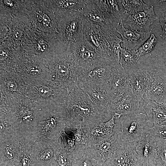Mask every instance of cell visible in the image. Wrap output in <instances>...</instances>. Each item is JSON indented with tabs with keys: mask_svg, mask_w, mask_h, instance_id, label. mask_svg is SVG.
Masks as SVG:
<instances>
[{
	"mask_svg": "<svg viewBox=\"0 0 166 166\" xmlns=\"http://www.w3.org/2000/svg\"><path fill=\"white\" fill-rule=\"evenodd\" d=\"M66 127L71 129L80 127L88 133L93 128L105 122L111 115L107 109L94 102L77 83L67 89Z\"/></svg>",
	"mask_w": 166,
	"mask_h": 166,
	"instance_id": "obj_1",
	"label": "cell"
},
{
	"mask_svg": "<svg viewBox=\"0 0 166 166\" xmlns=\"http://www.w3.org/2000/svg\"><path fill=\"white\" fill-rule=\"evenodd\" d=\"M40 108L23 95H0V123L5 128L12 127L10 130L22 133L26 128L31 134Z\"/></svg>",
	"mask_w": 166,
	"mask_h": 166,
	"instance_id": "obj_2",
	"label": "cell"
},
{
	"mask_svg": "<svg viewBox=\"0 0 166 166\" xmlns=\"http://www.w3.org/2000/svg\"><path fill=\"white\" fill-rule=\"evenodd\" d=\"M66 102L40 106L34 136L38 140H58L67 121Z\"/></svg>",
	"mask_w": 166,
	"mask_h": 166,
	"instance_id": "obj_3",
	"label": "cell"
},
{
	"mask_svg": "<svg viewBox=\"0 0 166 166\" xmlns=\"http://www.w3.org/2000/svg\"><path fill=\"white\" fill-rule=\"evenodd\" d=\"M45 60L48 69L49 80L53 84L67 89L77 82L78 67L69 45L62 53Z\"/></svg>",
	"mask_w": 166,
	"mask_h": 166,
	"instance_id": "obj_4",
	"label": "cell"
},
{
	"mask_svg": "<svg viewBox=\"0 0 166 166\" xmlns=\"http://www.w3.org/2000/svg\"><path fill=\"white\" fill-rule=\"evenodd\" d=\"M26 52L44 59L62 53L67 46L57 37L42 33L33 28L21 47Z\"/></svg>",
	"mask_w": 166,
	"mask_h": 166,
	"instance_id": "obj_5",
	"label": "cell"
},
{
	"mask_svg": "<svg viewBox=\"0 0 166 166\" xmlns=\"http://www.w3.org/2000/svg\"><path fill=\"white\" fill-rule=\"evenodd\" d=\"M153 125L145 113L134 112L124 116L114 128L121 142H137L148 134Z\"/></svg>",
	"mask_w": 166,
	"mask_h": 166,
	"instance_id": "obj_6",
	"label": "cell"
},
{
	"mask_svg": "<svg viewBox=\"0 0 166 166\" xmlns=\"http://www.w3.org/2000/svg\"><path fill=\"white\" fill-rule=\"evenodd\" d=\"M67 89L49 80L26 84L24 95L40 106L66 102Z\"/></svg>",
	"mask_w": 166,
	"mask_h": 166,
	"instance_id": "obj_7",
	"label": "cell"
},
{
	"mask_svg": "<svg viewBox=\"0 0 166 166\" xmlns=\"http://www.w3.org/2000/svg\"><path fill=\"white\" fill-rule=\"evenodd\" d=\"M15 71L27 84L49 80L45 60L24 51Z\"/></svg>",
	"mask_w": 166,
	"mask_h": 166,
	"instance_id": "obj_8",
	"label": "cell"
},
{
	"mask_svg": "<svg viewBox=\"0 0 166 166\" xmlns=\"http://www.w3.org/2000/svg\"><path fill=\"white\" fill-rule=\"evenodd\" d=\"M80 13L88 21L99 25L105 32H116L121 24L106 8L104 0H85Z\"/></svg>",
	"mask_w": 166,
	"mask_h": 166,
	"instance_id": "obj_9",
	"label": "cell"
},
{
	"mask_svg": "<svg viewBox=\"0 0 166 166\" xmlns=\"http://www.w3.org/2000/svg\"><path fill=\"white\" fill-rule=\"evenodd\" d=\"M84 18L76 11L56 18L59 41L67 46L82 38Z\"/></svg>",
	"mask_w": 166,
	"mask_h": 166,
	"instance_id": "obj_10",
	"label": "cell"
},
{
	"mask_svg": "<svg viewBox=\"0 0 166 166\" xmlns=\"http://www.w3.org/2000/svg\"><path fill=\"white\" fill-rule=\"evenodd\" d=\"M26 14L36 30L57 37L55 17L46 7L44 0H30V9L27 11Z\"/></svg>",
	"mask_w": 166,
	"mask_h": 166,
	"instance_id": "obj_11",
	"label": "cell"
},
{
	"mask_svg": "<svg viewBox=\"0 0 166 166\" xmlns=\"http://www.w3.org/2000/svg\"><path fill=\"white\" fill-rule=\"evenodd\" d=\"M77 65L82 68H91L108 61L83 37L68 45Z\"/></svg>",
	"mask_w": 166,
	"mask_h": 166,
	"instance_id": "obj_12",
	"label": "cell"
},
{
	"mask_svg": "<svg viewBox=\"0 0 166 166\" xmlns=\"http://www.w3.org/2000/svg\"><path fill=\"white\" fill-rule=\"evenodd\" d=\"M83 37L106 60L118 63L110 49L105 32L98 25L88 21L85 17Z\"/></svg>",
	"mask_w": 166,
	"mask_h": 166,
	"instance_id": "obj_13",
	"label": "cell"
},
{
	"mask_svg": "<svg viewBox=\"0 0 166 166\" xmlns=\"http://www.w3.org/2000/svg\"><path fill=\"white\" fill-rule=\"evenodd\" d=\"M9 32L2 41L21 47L30 31L34 27L27 15L11 16L7 22Z\"/></svg>",
	"mask_w": 166,
	"mask_h": 166,
	"instance_id": "obj_14",
	"label": "cell"
},
{
	"mask_svg": "<svg viewBox=\"0 0 166 166\" xmlns=\"http://www.w3.org/2000/svg\"><path fill=\"white\" fill-rule=\"evenodd\" d=\"M117 63L106 61L88 68L79 67L78 83L102 85L107 83L110 78L111 69Z\"/></svg>",
	"mask_w": 166,
	"mask_h": 166,
	"instance_id": "obj_15",
	"label": "cell"
},
{
	"mask_svg": "<svg viewBox=\"0 0 166 166\" xmlns=\"http://www.w3.org/2000/svg\"><path fill=\"white\" fill-rule=\"evenodd\" d=\"M137 142L121 141L112 156L107 160V166H143L136 150Z\"/></svg>",
	"mask_w": 166,
	"mask_h": 166,
	"instance_id": "obj_16",
	"label": "cell"
},
{
	"mask_svg": "<svg viewBox=\"0 0 166 166\" xmlns=\"http://www.w3.org/2000/svg\"><path fill=\"white\" fill-rule=\"evenodd\" d=\"M140 102L131 88L112 100L107 109L115 119H119L122 116L135 112L139 109Z\"/></svg>",
	"mask_w": 166,
	"mask_h": 166,
	"instance_id": "obj_17",
	"label": "cell"
},
{
	"mask_svg": "<svg viewBox=\"0 0 166 166\" xmlns=\"http://www.w3.org/2000/svg\"><path fill=\"white\" fill-rule=\"evenodd\" d=\"M152 5L142 11L127 15L122 21L123 26H128L131 29L141 32H149L151 26L157 19Z\"/></svg>",
	"mask_w": 166,
	"mask_h": 166,
	"instance_id": "obj_18",
	"label": "cell"
},
{
	"mask_svg": "<svg viewBox=\"0 0 166 166\" xmlns=\"http://www.w3.org/2000/svg\"><path fill=\"white\" fill-rule=\"evenodd\" d=\"M124 69L128 75L131 88L140 101L145 94L151 82L152 71L132 67Z\"/></svg>",
	"mask_w": 166,
	"mask_h": 166,
	"instance_id": "obj_19",
	"label": "cell"
},
{
	"mask_svg": "<svg viewBox=\"0 0 166 166\" xmlns=\"http://www.w3.org/2000/svg\"><path fill=\"white\" fill-rule=\"evenodd\" d=\"M0 73V94L25 95L27 84L15 71Z\"/></svg>",
	"mask_w": 166,
	"mask_h": 166,
	"instance_id": "obj_20",
	"label": "cell"
},
{
	"mask_svg": "<svg viewBox=\"0 0 166 166\" xmlns=\"http://www.w3.org/2000/svg\"><path fill=\"white\" fill-rule=\"evenodd\" d=\"M108 84L112 100L125 93L131 88L128 75L120 64L112 67Z\"/></svg>",
	"mask_w": 166,
	"mask_h": 166,
	"instance_id": "obj_21",
	"label": "cell"
},
{
	"mask_svg": "<svg viewBox=\"0 0 166 166\" xmlns=\"http://www.w3.org/2000/svg\"><path fill=\"white\" fill-rule=\"evenodd\" d=\"M0 70L15 71L17 63L24 52L21 47H16L6 41L0 42Z\"/></svg>",
	"mask_w": 166,
	"mask_h": 166,
	"instance_id": "obj_22",
	"label": "cell"
},
{
	"mask_svg": "<svg viewBox=\"0 0 166 166\" xmlns=\"http://www.w3.org/2000/svg\"><path fill=\"white\" fill-rule=\"evenodd\" d=\"M156 136L148 134L137 143L136 150L143 166H155L157 152Z\"/></svg>",
	"mask_w": 166,
	"mask_h": 166,
	"instance_id": "obj_23",
	"label": "cell"
},
{
	"mask_svg": "<svg viewBox=\"0 0 166 166\" xmlns=\"http://www.w3.org/2000/svg\"><path fill=\"white\" fill-rule=\"evenodd\" d=\"M77 84L94 102L107 109L112 99L108 82L102 85L78 83Z\"/></svg>",
	"mask_w": 166,
	"mask_h": 166,
	"instance_id": "obj_24",
	"label": "cell"
},
{
	"mask_svg": "<svg viewBox=\"0 0 166 166\" xmlns=\"http://www.w3.org/2000/svg\"><path fill=\"white\" fill-rule=\"evenodd\" d=\"M120 142L118 134L114 128L110 136L89 146L97 160L102 162L111 157Z\"/></svg>",
	"mask_w": 166,
	"mask_h": 166,
	"instance_id": "obj_25",
	"label": "cell"
},
{
	"mask_svg": "<svg viewBox=\"0 0 166 166\" xmlns=\"http://www.w3.org/2000/svg\"><path fill=\"white\" fill-rule=\"evenodd\" d=\"M119 34L122 40L123 48L128 50L138 49L150 36L151 32H144L125 28L121 24L116 31Z\"/></svg>",
	"mask_w": 166,
	"mask_h": 166,
	"instance_id": "obj_26",
	"label": "cell"
},
{
	"mask_svg": "<svg viewBox=\"0 0 166 166\" xmlns=\"http://www.w3.org/2000/svg\"><path fill=\"white\" fill-rule=\"evenodd\" d=\"M139 109L145 112L153 125L166 124V103H158L144 95L140 101Z\"/></svg>",
	"mask_w": 166,
	"mask_h": 166,
	"instance_id": "obj_27",
	"label": "cell"
},
{
	"mask_svg": "<svg viewBox=\"0 0 166 166\" xmlns=\"http://www.w3.org/2000/svg\"><path fill=\"white\" fill-rule=\"evenodd\" d=\"M45 5L56 18L73 12L80 13L85 4V0H44Z\"/></svg>",
	"mask_w": 166,
	"mask_h": 166,
	"instance_id": "obj_28",
	"label": "cell"
},
{
	"mask_svg": "<svg viewBox=\"0 0 166 166\" xmlns=\"http://www.w3.org/2000/svg\"><path fill=\"white\" fill-rule=\"evenodd\" d=\"M145 95L158 103H166V81L157 73L152 71L151 81Z\"/></svg>",
	"mask_w": 166,
	"mask_h": 166,
	"instance_id": "obj_29",
	"label": "cell"
},
{
	"mask_svg": "<svg viewBox=\"0 0 166 166\" xmlns=\"http://www.w3.org/2000/svg\"><path fill=\"white\" fill-rule=\"evenodd\" d=\"M116 124L114 118L112 116L108 121L92 128L88 133L87 146L93 145L111 135Z\"/></svg>",
	"mask_w": 166,
	"mask_h": 166,
	"instance_id": "obj_30",
	"label": "cell"
},
{
	"mask_svg": "<svg viewBox=\"0 0 166 166\" xmlns=\"http://www.w3.org/2000/svg\"><path fill=\"white\" fill-rule=\"evenodd\" d=\"M30 4V0H1L0 11L11 16L26 15Z\"/></svg>",
	"mask_w": 166,
	"mask_h": 166,
	"instance_id": "obj_31",
	"label": "cell"
},
{
	"mask_svg": "<svg viewBox=\"0 0 166 166\" xmlns=\"http://www.w3.org/2000/svg\"><path fill=\"white\" fill-rule=\"evenodd\" d=\"M140 57L136 50H128L122 48L119 63L124 69L134 67Z\"/></svg>",
	"mask_w": 166,
	"mask_h": 166,
	"instance_id": "obj_32",
	"label": "cell"
},
{
	"mask_svg": "<svg viewBox=\"0 0 166 166\" xmlns=\"http://www.w3.org/2000/svg\"><path fill=\"white\" fill-rule=\"evenodd\" d=\"M105 33L110 49L116 60L119 63L120 55L122 48L121 44L122 42V39L119 38L112 32L107 31L105 32Z\"/></svg>",
	"mask_w": 166,
	"mask_h": 166,
	"instance_id": "obj_33",
	"label": "cell"
},
{
	"mask_svg": "<svg viewBox=\"0 0 166 166\" xmlns=\"http://www.w3.org/2000/svg\"><path fill=\"white\" fill-rule=\"evenodd\" d=\"M121 2L127 15L142 11L149 6L141 0H121Z\"/></svg>",
	"mask_w": 166,
	"mask_h": 166,
	"instance_id": "obj_34",
	"label": "cell"
},
{
	"mask_svg": "<svg viewBox=\"0 0 166 166\" xmlns=\"http://www.w3.org/2000/svg\"><path fill=\"white\" fill-rule=\"evenodd\" d=\"M156 136L157 148L155 166H166V141Z\"/></svg>",
	"mask_w": 166,
	"mask_h": 166,
	"instance_id": "obj_35",
	"label": "cell"
},
{
	"mask_svg": "<svg viewBox=\"0 0 166 166\" xmlns=\"http://www.w3.org/2000/svg\"><path fill=\"white\" fill-rule=\"evenodd\" d=\"M157 39L153 34L137 50V54L139 57L151 52L154 49Z\"/></svg>",
	"mask_w": 166,
	"mask_h": 166,
	"instance_id": "obj_36",
	"label": "cell"
},
{
	"mask_svg": "<svg viewBox=\"0 0 166 166\" xmlns=\"http://www.w3.org/2000/svg\"><path fill=\"white\" fill-rule=\"evenodd\" d=\"M75 131L71 130L74 139L76 146L79 145H87L88 143V133L80 127L77 128Z\"/></svg>",
	"mask_w": 166,
	"mask_h": 166,
	"instance_id": "obj_37",
	"label": "cell"
},
{
	"mask_svg": "<svg viewBox=\"0 0 166 166\" xmlns=\"http://www.w3.org/2000/svg\"><path fill=\"white\" fill-rule=\"evenodd\" d=\"M61 137L62 140L61 144L63 148L67 151L73 152L76 147L73 136L67 135L64 130L61 132Z\"/></svg>",
	"mask_w": 166,
	"mask_h": 166,
	"instance_id": "obj_38",
	"label": "cell"
},
{
	"mask_svg": "<svg viewBox=\"0 0 166 166\" xmlns=\"http://www.w3.org/2000/svg\"><path fill=\"white\" fill-rule=\"evenodd\" d=\"M148 134L159 137L166 141V124L153 125L149 128Z\"/></svg>",
	"mask_w": 166,
	"mask_h": 166,
	"instance_id": "obj_39",
	"label": "cell"
},
{
	"mask_svg": "<svg viewBox=\"0 0 166 166\" xmlns=\"http://www.w3.org/2000/svg\"><path fill=\"white\" fill-rule=\"evenodd\" d=\"M158 24L162 27V30L160 36L163 39H166V11L161 15Z\"/></svg>",
	"mask_w": 166,
	"mask_h": 166,
	"instance_id": "obj_40",
	"label": "cell"
},
{
	"mask_svg": "<svg viewBox=\"0 0 166 166\" xmlns=\"http://www.w3.org/2000/svg\"><path fill=\"white\" fill-rule=\"evenodd\" d=\"M22 158L21 161V166H30V161L27 157Z\"/></svg>",
	"mask_w": 166,
	"mask_h": 166,
	"instance_id": "obj_41",
	"label": "cell"
},
{
	"mask_svg": "<svg viewBox=\"0 0 166 166\" xmlns=\"http://www.w3.org/2000/svg\"><path fill=\"white\" fill-rule=\"evenodd\" d=\"M160 2H166V0H161Z\"/></svg>",
	"mask_w": 166,
	"mask_h": 166,
	"instance_id": "obj_42",
	"label": "cell"
},
{
	"mask_svg": "<svg viewBox=\"0 0 166 166\" xmlns=\"http://www.w3.org/2000/svg\"><path fill=\"white\" fill-rule=\"evenodd\" d=\"M165 64H166V62H165Z\"/></svg>",
	"mask_w": 166,
	"mask_h": 166,
	"instance_id": "obj_43",
	"label": "cell"
}]
</instances>
